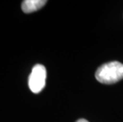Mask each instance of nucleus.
Segmentation results:
<instances>
[{
  "instance_id": "nucleus-1",
  "label": "nucleus",
  "mask_w": 123,
  "mask_h": 122,
  "mask_svg": "<svg viewBox=\"0 0 123 122\" xmlns=\"http://www.w3.org/2000/svg\"><path fill=\"white\" fill-rule=\"evenodd\" d=\"M95 78L103 84H114L123 79V64L113 61L104 64L97 69Z\"/></svg>"
},
{
  "instance_id": "nucleus-2",
  "label": "nucleus",
  "mask_w": 123,
  "mask_h": 122,
  "mask_svg": "<svg viewBox=\"0 0 123 122\" xmlns=\"http://www.w3.org/2000/svg\"><path fill=\"white\" fill-rule=\"evenodd\" d=\"M46 69L41 64H37L33 67L29 77V87L34 94H38L44 89L46 82Z\"/></svg>"
},
{
  "instance_id": "nucleus-3",
  "label": "nucleus",
  "mask_w": 123,
  "mask_h": 122,
  "mask_svg": "<svg viewBox=\"0 0 123 122\" xmlns=\"http://www.w3.org/2000/svg\"><path fill=\"white\" fill-rule=\"evenodd\" d=\"M47 3L45 0H25L22 3V10L25 14L35 12Z\"/></svg>"
},
{
  "instance_id": "nucleus-4",
  "label": "nucleus",
  "mask_w": 123,
  "mask_h": 122,
  "mask_svg": "<svg viewBox=\"0 0 123 122\" xmlns=\"http://www.w3.org/2000/svg\"><path fill=\"white\" fill-rule=\"evenodd\" d=\"M76 122H89L87 121V120H85V119H79Z\"/></svg>"
}]
</instances>
